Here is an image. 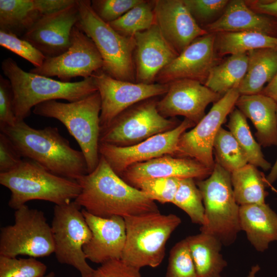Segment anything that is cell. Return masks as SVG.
Returning <instances> with one entry per match:
<instances>
[{
    "instance_id": "cell-1",
    "label": "cell",
    "mask_w": 277,
    "mask_h": 277,
    "mask_svg": "<svg viewBox=\"0 0 277 277\" xmlns=\"http://www.w3.org/2000/svg\"><path fill=\"white\" fill-rule=\"evenodd\" d=\"M76 181L81 190L74 201L94 215L125 217L160 212L154 201L124 181L101 155L96 168Z\"/></svg>"
},
{
    "instance_id": "cell-2",
    "label": "cell",
    "mask_w": 277,
    "mask_h": 277,
    "mask_svg": "<svg viewBox=\"0 0 277 277\" xmlns=\"http://www.w3.org/2000/svg\"><path fill=\"white\" fill-rule=\"evenodd\" d=\"M23 157H27L48 171L76 180L87 174L83 152L72 148L56 127L35 129L24 121L13 126L0 127Z\"/></svg>"
},
{
    "instance_id": "cell-3",
    "label": "cell",
    "mask_w": 277,
    "mask_h": 277,
    "mask_svg": "<svg viewBox=\"0 0 277 277\" xmlns=\"http://www.w3.org/2000/svg\"><path fill=\"white\" fill-rule=\"evenodd\" d=\"M1 69L11 85L17 122L24 121L42 103L60 99L73 102L97 91L92 76L76 82L56 81L23 70L11 57L2 61Z\"/></svg>"
},
{
    "instance_id": "cell-4",
    "label": "cell",
    "mask_w": 277,
    "mask_h": 277,
    "mask_svg": "<svg viewBox=\"0 0 277 277\" xmlns=\"http://www.w3.org/2000/svg\"><path fill=\"white\" fill-rule=\"evenodd\" d=\"M0 184L10 191L8 205L15 210L32 200L66 204L81 190L76 180L55 174L31 160H23L15 169L0 173Z\"/></svg>"
},
{
    "instance_id": "cell-5",
    "label": "cell",
    "mask_w": 277,
    "mask_h": 277,
    "mask_svg": "<svg viewBox=\"0 0 277 277\" xmlns=\"http://www.w3.org/2000/svg\"><path fill=\"white\" fill-rule=\"evenodd\" d=\"M101 110V97L97 91L73 102L46 101L35 106L33 112L56 119L66 127L79 145L90 173L96 168L100 160Z\"/></svg>"
},
{
    "instance_id": "cell-6",
    "label": "cell",
    "mask_w": 277,
    "mask_h": 277,
    "mask_svg": "<svg viewBox=\"0 0 277 277\" xmlns=\"http://www.w3.org/2000/svg\"><path fill=\"white\" fill-rule=\"evenodd\" d=\"M124 218L126 238L121 260L139 269L159 266L165 256L166 244L181 219L160 212Z\"/></svg>"
},
{
    "instance_id": "cell-7",
    "label": "cell",
    "mask_w": 277,
    "mask_h": 277,
    "mask_svg": "<svg viewBox=\"0 0 277 277\" xmlns=\"http://www.w3.org/2000/svg\"><path fill=\"white\" fill-rule=\"evenodd\" d=\"M196 184L202 195L205 209V222L201 226V232L214 236L223 245H231L241 230L240 206L234 197L231 173L215 163L211 174L196 181Z\"/></svg>"
},
{
    "instance_id": "cell-8",
    "label": "cell",
    "mask_w": 277,
    "mask_h": 277,
    "mask_svg": "<svg viewBox=\"0 0 277 277\" xmlns=\"http://www.w3.org/2000/svg\"><path fill=\"white\" fill-rule=\"evenodd\" d=\"M77 4L75 25L95 45L103 60V71L115 79L135 83L134 37L122 35L101 19L92 9L91 1L77 0Z\"/></svg>"
},
{
    "instance_id": "cell-9",
    "label": "cell",
    "mask_w": 277,
    "mask_h": 277,
    "mask_svg": "<svg viewBox=\"0 0 277 277\" xmlns=\"http://www.w3.org/2000/svg\"><path fill=\"white\" fill-rule=\"evenodd\" d=\"M158 101L157 97L145 100L121 113L101 129L100 144L131 146L176 128L179 121L163 116L157 110Z\"/></svg>"
},
{
    "instance_id": "cell-10",
    "label": "cell",
    "mask_w": 277,
    "mask_h": 277,
    "mask_svg": "<svg viewBox=\"0 0 277 277\" xmlns=\"http://www.w3.org/2000/svg\"><path fill=\"white\" fill-rule=\"evenodd\" d=\"M54 251L51 227L44 212L26 204L15 210L14 224L1 229L0 255L36 258L48 256Z\"/></svg>"
},
{
    "instance_id": "cell-11",
    "label": "cell",
    "mask_w": 277,
    "mask_h": 277,
    "mask_svg": "<svg viewBox=\"0 0 277 277\" xmlns=\"http://www.w3.org/2000/svg\"><path fill=\"white\" fill-rule=\"evenodd\" d=\"M81 208L74 201L55 205L51 226L54 253L60 263L73 266L81 277H92L95 269L87 263L83 251L92 234Z\"/></svg>"
},
{
    "instance_id": "cell-12",
    "label": "cell",
    "mask_w": 277,
    "mask_h": 277,
    "mask_svg": "<svg viewBox=\"0 0 277 277\" xmlns=\"http://www.w3.org/2000/svg\"><path fill=\"white\" fill-rule=\"evenodd\" d=\"M240 94L238 88L227 92L213 104L209 111L188 131L180 137L173 156L194 159L213 170L214 139L227 116L235 107Z\"/></svg>"
},
{
    "instance_id": "cell-13",
    "label": "cell",
    "mask_w": 277,
    "mask_h": 277,
    "mask_svg": "<svg viewBox=\"0 0 277 277\" xmlns=\"http://www.w3.org/2000/svg\"><path fill=\"white\" fill-rule=\"evenodd\" d=\"M71 45L62 54L46 57L43 64L29 72L50 77H57L64 82H70L74 77L85 78L102 69V58L93 41L77 26L71 33Z\"/></svg>"
},
{
    "instance_id": "cell-14",
    "label": "cell",
    "mask_w": 277,
    "mask_h": 277,
    "mask_svg": "<svg viewBox=\"0 0 277 277\" xmlns=\"http://www.w3.org/2000/svg\"><path fill=\"white\" fill-rule=\"evenodd\" d=\"M93 77L101 100V129L106 127L118 114L133 105L150 98L165 94L169 84H145L118 80L102 69Z\"/></svg>"
},
{
    "instance_id": "cell-15",
    "label": "cell",
    "mask_w": 277,
    "mask_h": 277,
    "mask_svg": "<svg viewBox=\"0 0 277 277\" xmlns=\"http://www.w3.org/2000/svg\"><path fill=\"white\" fill-rule=\"evenodd\" d=\"M195 124L187 118L172 130L154 135L140 143L117 147L100 144L99 153L118 175L130 166L165 155L174 156L181 135Z\"/></svg>"
},
{
    "instance_id": "cell-16",
    "label": "cell",
    "mask_w": 277,
    "mask_h": 277,
    "mask_svg": "<svg viewBox=\"0 0 277 277\" xmlns=\"http://www.w3.org/2000/svg\"><path fill=\"white\" fill-rule=\"evenodd\" d=\"M168 84L167 92L157 103L159 112L166 118L181 115L196 125L205 116L207 106L222 97L194 80H179Z\"/></svg>"
},
{
    "instance_id": "cell-17",
    "label": "cell",
    "mask_w": 277,
    "mask_h": 277,
    "mask_svg": "<svg viewBox=\"0 0 277 277\" xmlns=\"http://www.w3.org/2000/svg\"><path fill=\"white\" fill-rule=\"evenodd\" d=\"M78 19L77 0L56 12L41 17L21 37L46 57L58 56L71 45V33Z\"/></svg>"
},
{
    "instance_id": "cell-18",
    "label": "cell",
    "mask_w": 277,
    "mask_h": 277,
    "mask_svg": "<svg viewBox=\"0 0 277 277\" xmlns=\"http://www.w3.org/2000/svg\"><path fill=\"white\" fill-rule=\"evenodd\" d=\"M215 34L208 33L195 39L157 75L155 83L168 84L188 79L204 84L210 69L217 64Z\"/></svg>"
},
{
    "instance_id": "cell-19",
    "label": "cell",
    "mask_w": 277,
    "mask_h": 277,
    "mask_svg": "<svg viewBox=\"0 0 277 277\" xmlns=\"http://www.w3.org/2000/svg\"><path fill=\"white\" fill-rule=\"evenodd\" d=\"M133 37L135 43L133 53L135 83H155L160 72L179 53L166 41L156 24L135 33Z\"/></svg>"
},
{
    "instance_id": "cell-20",
    "label": "cell",
    "mask_w": 277,
    "mask_h": 277,
    "mask_svg": "<svg viewBox=\"0 0 277 277\" xmlns=\"http://www.w3.org/2000/svg\"><path fill=\"white\" fill-rule=\"evenodd\" d=\"M154 12L155 24L179 54L208 33L196 23L183 0H154Z\"/></svg>"
},
{
    "instance_id": "cell-21",
    "label": "cell",
    "mask_w": 277,
    "mask_h": 277,
    "mask_svg": "<svg viewBox=\"0 0 277 277\" xmlns=\"http://www.w3.org/2000/svg\"><path fill=\"white\" fill-rule=\"evenodd\" d=\"M82 212L92 234L89 241L83 247L86 259L101 264L121 260L126 238L124 218L119 216L101 217L84 209Z\"/></svg>"
},
{
    "instance_id": "cell-22",
    "label": "cell",
    "mask_w": 277,
    "mask_h": 277,
    "mask_svg": "<svg viewBox=\"0 0 277 277\" xmlns=\"http://www.w3.org/2000/svg\"><path fill=\"white\" fill-rule=\"evenodd\" d=\"M212 170L198 161L188 157L165 155L128 167L120 176L133 186L138 182L157 177L192 178L202 180L208 177Z\"/></svg>"
},
{
    "instance_id": "cell-23",
    "label": "cell",
    "mask_w": 277,
    "mask_h": 277,
    "mask_svg": "<svg viewBox=\"0 0 277 277\" xmlns=\"http://www.w3.org/2000/svg\"><path fill=\"white\" fill-rule=\"evenodd\" d=\"M70 4L69 0H0V30L21 37L41 17Z\"/></svg>"
},
{
    "instance_id": "cell-24",
    "label": "cell",
    "mask_w": 277,
    "mask_h": 277,
    "mask_svg": "<svg viewBox=\"0 0 277 277\" xmlns=\"http://www.w3.org/2000/svg\"><path fill=\"white\" fill-rule=\"evenodd\" d=\"M208 33L255 31L277 37V21L254 12L245 1H229L222 15L203 27Z\"/></svg>"
},
{
    "instance_id": "cell-25",
    "label": "cell",
    "mask_w": 277,
    "mask_h": 277,
    "mask_svg": "<svg viewBox=\"0 0 277 277\" xmlns=\"http://www.w3.org/2000/svg\"><path fill=\"white\" fill-rule=\"evenodd\" d=\"M276 106L274 100L262 93L240 95L236 102L235 107L255 128L261 146H277Z\"/></svg>"
},
{
    "instance_id": "cell-26",
    "label": "cell",
    "mask_w": 277,
    "mask_h": 277,
    "mask_svg": "<svg viewBox=\"0 0 277 277\" xmlns=\"http://www.w3.org/2000/svg\"><path fill=\"white\" fill-rule=\"evenodd\" d=\"M239 220L241 230L257 251H264L277 241V214L268 204L240 206Z\"/></svg>"
},
{
    "instance_id": "cell-27",
    "label": "cell",
    "mask_w": 277,
    "mask_h": 277,
    "mask_svg": "<svg viewBox=\"0 0 277 277\" xmlns=\"http://www.w3.org/2000/svg\"><path fill=\"white\" fill-rule=\"evenodd\" d=\"M186 240L198 277H222L227 263L221 253L222 243L214 236L202 232Z\"/></svg>"
},
{
    "instance_id": "cell-28",
    "label": "cell",
    "mask_w": 277,
    "mask_h": 277,
    "mask_svg": "<svg viewBox=\"0 0 277 277\" xmlns=\"http://www.w3.org/2000/svg\"><path fill=\"white\" fill-rule=\"evenodd\" d=\"M248 67L239 87L240 95L261 93L277 72V50L271 49L252 50L247 53Z\"/></svg>"
},
{
    "instance_id": "cell-29",
    "label": "cell",
    "mask_w": 277,
    "mask_h": 277,
    "mask_svg": "<svg viewBox=\"0 0 277 277\" xmlns=\"http://www.w3.org/2000/svg\"><path fill=\"white\" fill-rule=\"evenodd\" d=\"M215 34L214 49L217 56L245 53L261 49L277 50V37L263 33L244 31Z\"/></svg>"
},
{
    "instance_id": "cell-30",
    "label": "cell",
    "mask_w": 277,
    "mask_h": 277,
    "mask_svg": "<svg viewBox=\"0 0 277 277\" xmlns=\"http://www.w3.org/2000/svg\"><path fill=\"white\" fill-rule=\"evenodd\" d=\"M248 61L247 53L230 55L210 69L204 85L223 96L232 89L239 87L246 73Z\"/></svg>"
},
{
    "instance_id": "cell-31",
    "label": "cell",
    "mask_w": 277,
    "mask_h": 277,
    "mask_svg": "<svg viewBox=\"0 0 277 277\" xmlns=\"http://www.w3.org/2000/svg\"><path fill=\"white\" fill-rule=\"evenodd\" d=\"M265 178L258 167L249 163L231 173L234 197L239 206L265 203L268 195Z\"/></svg>"
},
{
    "instance_id": "cell-32",
    "label": "cell",
    "mask_w": 277,
    "mask_h": 277,
    "mask_svg": "<svg viewBox=\"0 0 277 277\" xmlns=\"http://www.w3.org/2000/svg\"><path fill=\"white\" fill-rule=\"evenodd\" d=\"M229 115L227 127L246 155L248 163L265 171L271 169V165L265 159L261 145L252 136L245 115L236 107Z\"/></svg>"
},
{
    "instance_id": "cell-33",
    "label": "cell",
    "mask_w": 277,
    "mask_h": 277,
    "mask_svg": "<svg viewBox=\"0 0 277 277\" xmlns=\"http://www.w3.org/2000/svg\"><path fill=\"white\" fill-rule=\"evenodd\" d=\"M108 24L122 35L133 37L135 33L155 24L154 0H142L121 17Z\"/></svg>"
},
{
    "instance_id": "cell-34",
    "label": "cell",
    "mask_w": 277,
    "mask_h": 277,
    "mask_svg": "<svg viewBox=\"0 0 277 277\" xmlns=\"http://www.w3.org/2000/svg\"><path fill=\"white\" fill-rule=\"evenodd\" d=\"M213 152L215 162L231 173L248 163L246 155L235 137L229 130L222 127L214 139Z\"/></svg>"
},
{
    "instance_id": "cell-35",
    "label": "cell",
    "mask_w": 277,
    "mask_h": 277,
    "mask_svg": "<svg viewBox=\"0 0 277 277\" xmlns=\"http://www.w3.org/2000/svg\"><path fill=\"white\" fill-rule=\"evenodd\" d=\"M172 203L189 216L193 223L202 226L205 209L201 192L192 178L181 179Z\"/></svg>"
},
{
    "instance_id": "cell-36",
    "label": "cell",
    "mask_w": 277,
    "mask_h": 277,
    "mask_svg": "<svg viewBox=\"0 0 277 277\" xmlns=\"http://www.w3.org/2000/svg\"><path fill=\"white\" fill-rule=\"evenodd\" d=\"M47 266L34 258L17 259L0 255V277H41Z\"/></svg>"
},
{
    "instance_id": "cell-37",
    "label": "cell",
    "mask_w": 277,
    "mask_h": 277,
    "mask_svg": "<svg viewBox=\"0 0 277 277\" xmlns=\"http://www.w3.org/2000/svg\"><path fill=\"white\" fill-rule=\"evenodd\" d=\"M165 277H198L186 239L171 248Z\"/></svg>"
},
{
    "instance_id": "cell-38",
    "label": "cell",
    "mask_w": 277,
    "mask_h": 277,
    "mask_svg": "<svg viewBox=\"0 0 277 277\" xmlns=\"http://www.w3.org/2000/svg\"><path fill=\"white\" fill-rule=\"evenodd\" d=\"M181 179L157 177L138 182L133 187L161 203H172Z\"/></svg>"
},
{
    "instance_id": "cell-39",
    "label": "cell",
    "mask_w": 277,
    "mask_h": 277,
    "mask_svg": "<svg viewBox=\"0 0 277 277\" xmlns=\"http://www.w3.org/2000/svg\"><path fill=\"white\" fill-rule=\"evenodd\" d=\"M0 45L31 63L40 67L46 57L28 41L9 32L0 30Z\"/></svg>"
},
{
    "instance_id": "cell-40",
    "label": "cell",
    "mask_w": 277,
    "mask_h": 277,
    "mask_svg": "<svg viewBox=\"0 0 277 277\" xmlns=\"http://www.w3.org/2000/svg\"><path fill=\"white\" fill-rule=\"evenodd\" d=\"M142 0H92L91 6L103 21L110 23L118 19Z\"/></svg>"
},
{
    "instance_id": "cell-41",
    "label": "cell",
    "mask_w": 277,
    "mask_h": 277,
    "mask_svg": "<svg viewBox=\"0 0 277 277\" xmlns=\"http://www.w3.org/2000/svg\"><path fill=\"white\" fill-rule=\"evenodd\" d=\"M193 17L201 26L224 10L228 0H183Z\"/></svg>"
},
{
    "instance_id": "cell-42",
    "label": "cell",
    "mask_w": 277,
    "mask_h": 277,
    "mask_svg": "<svg viewBox=\"0 0 277 277\" xmlns=\"http://www.w3.org/2000/svg\"><path fill=\"white\" fill-rule=\"evenodd\" d=\"M17 122L14 111L13 96L8 79L0 75V127L13 126Z\"/></svg>"
},
{
    "instance_id": "cell-43",
    "label": "cell",
    "mask_w": 277,
    "mask_h": 277,
    "mask_svg": "<svg viewBox=\"0 0 277 277\" xmlns=\"http://www.w3.org/2000/svg\"><path fill=\"white\" fill-rule=\"evenodd\" d=\"M140 270L122 260H113L102 264L92 277H142Z\"/></svg>"
},
{
    "instance_id": "cell-44",
    "label": "cell",
    "mask_w": 277,
    "mask_h": 277,
    "mask_svg": "<svg viewBox=\"0 0 277 277\" xmlns=\"http://www.w3.org/2000/svg\"><path fill=\"white\" fill-rule=\"evenodd\" d=\"M22 156L10 140L0 133V173L9 172L17 168L23 162Z\"/></svg>"
},
{
    "instance_id": "cell-45",
    "label": "cell",
    "mask_w": 277,
    "mask_h": 277,
    "mask_svg": "<svg viewBox=\"0 0 277 277\" xmlns=\"http://www.w3.org/2000/svg\"><path fill=\"white\" fill-rule=\"evenodd\" d=\"M254 12L272 17L277 21V0L245 1Z\"/></svg>"
},
{
    "instance_id": "cell-46",
    "label": "cell",
    "mask_w": 277,
    "mask_h": 277,
    "mask_svg": "<svg viewBox=\"0 0 277 277\" xmlns=\"http://www.w3.org/2000/svg\"><path fill=\"white\" fill-rule=\"evenodd\" d=\"M261 93L277 102V72L272 80L264 88Z\"/></svg>"
},
{
    "instance_id": "cell-47",
    "label": "cell",
    "mask_w": 277,
    "mask_h": 277,
    "mask_svg": "<svg viewBox=\"0 0 277 277\" xmlns=\"http://www.w3.org/2000/svg\"><path fill=\"white\" fill-rule=\"evenodd\" d=\"M276 115H277V106H276ZM277 180V158L271 167L270 171L267 177L265 178V181L267 186H270Z\"/></svg>"
},
{
    "instance_id": "cell-48",
    "label": "cell",
    "mask_w": 277,
    "mask_h": 277,
    "mask_svg": "<svg viewBox=\"0 0 277 277\" xmlns=\"http://www.w3.org/2000/svg\"><path fill=\"white\" fill-rule=\"evenodd\" d=\"M260 269L261 267L258 264L252 266L246 277H256V274Z\"/></svg>"
},
{
    "instance_id": "cell-49",
    "label": "cell",
    "mask_w": 277,
    "mask_h": 277,
    "mask_svg": "<svg viewBox=\"0 0 277 277\" xmlns=\"http://www.w3.org/2000/svg\"><path fill=\"white\" fill-rule=\"evenodd\" d=\"M41 277H56L55 274L53 272H50L48 274L44 275Z\"/></svg>"
},
{
    "instance_id": "cell-50",
    "label": "cell",
    "mask_w": 277,
    "mask_h": 277,
    "mask_svg": "<svg viewBox=\"0 0 277 277\" xmlns=\"http://www.w3.org/2000/svg\"><path fill=\"white\" fill-rule=\"evenodd\" d=\"M269 187H270L272 190L277 194V190L276 189L273 187L271 185H270Z\"/></svg>"
}]
</instances>
